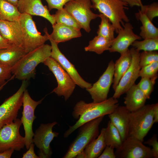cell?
<instances>
[{
    "instance_id": "6da1fadb",
    "label": "cell",
    "mask_w": 158,
    "mask_h": 158,
    "mask_svg": "<svg viewBox=\"0 0 158 158\" xmlns=\"http://www.w3.org/2000/svg\"><path fill=\"white\" fill-rule=\"evenodd\" d=\"M117 99L113 97L107 98L99 103L85 102L81 100L74 106L72 112L73 118L78 119L75 123L64 133L63 137L66 138L84 123L102 116L112 113L119 105Z\"/></svg>"
},
{
    "instance_id": "7a4b0ae2",
    "label": "cell",
    "mask_w": 158,
    "mask_h": 158,
    "mask_svg": "<svg viewBox=\"0 0 158 158\" xmlns=\"http://www.w3.org/2000/svg\"><path fill=\"white\" fill-rule=\"evenodd\" d=\"M51 45L44 44L27 53L11 68L12 74L22 81L33 78L37 66L51 57Z\"/></svg>"
},
{
    "instance_id": "3957f363",
    "label": "cell",
    "mask_w": 158,
    "mask_h": 158,
    "mask_svg": "<svg viewBox=\"0 0 158 158\" xmlns=\"http://www.w3.org/2000/svg\"><path fill=\"white\" fill-rule=\"evenodd\" d=\"M92 8L97 10L108 18L118 33L123 28L124 22H128L130 20L125 10L128 5L120 0H90Z\"/></svg>"
},
{
    "instance_id": "277c9868",
    "label": "cell",
    "mask_w": 158,
    "mask_h": 158,
    "mask_svg": "<svg viewBox=\"0 0 158 158\" xmlns=\"http://www.w3.org/2000/svg\"><path fill=\"white\" fill-rule=\"evenodd\" d=\"M154 104L145 105L130 112L129 116L128 136L133 137L143 142L154 123Z\"/></svg>"
},
{
    "instance_id": "5b68a950",
    "label": "cell",
    "mask_w": 158,
    "mask_h": 158,
    "mask_svg": "<svg viewBox=\"0 0 158 158\" xmlns=\"http://www.w3.org/2000/svg\"><path fill=\"white\" fill-rule=\"evenodd\" d=\"M104 116L89 121L80 126L76 137L70 144L63 158H75L99 134V126Z\"/></svg>"
},
{
    "instance_id": "8992f818",
    "label": "cell",
    "mask_w": 158,
    "mask_h": 158,
    "mask_svg": "<svg viewBox=\"0 0 158 158\" xmlns=\"http://www.w3.org/2000/svg\"><path fill=\"white\" fill-rule=\"evenodd\" d=\"M22 34V46L28 52L44 44L49 40L47 29H44V35H42L37 28L35 23L31 15L21 14L18 21Z\"/></svg>"
},
{
    "instance_id": "52a82bcc",
    "label": "cell",
    "mask_w": 158,
    "mask_h": 158,
    "mask_svg": "<svg viewBox=\"0 0 158 158\" xmlns=\"http://www.w3.org/2000/svg\"><path fill=\"white\" fill-rule=\"evenodd\" d=\"M43 63L53 73L57 80V86L52 92L59 96H63L67 101L72 94L76 84L59 63L51 57Z\"/></svg>"
},
{
    "instance_id": "ba28073f",
    "label": "cell",
    "mask_w": 158,
    "mask_h": 158,
    "mask_svg": "<svg viewBox=\"0 0 158 158\" xmlns=\"http://www.w3.org/2000/svg\"><path fill=\"white\" fill-rule=\"evenodd\" d=\"M28 85V80H23L17 92L6 99L0 105V129L17 118L18 111L23 106V92Z\"/></svg>"
},
{
    "instance_id": "9c48e42d",
    "label": "cell",
    "mask_w": 158,
    "mask_h": 158,
    "mask_svg": "<svg viewBox=\"0 0 158 158\" xmlns=\"http://www.w3.org/2000/svg\"><path fill=\"white\" fill-rule=\"evenodd\" d=\"M64 8L69 13L86 32L91 31V21L99 17V14L93 13L91 9L90 0H74L67 3Z\"/></svg>"
},
{
    "instance_id": "30bf717a",
    "label": "cell",
    "mask_w": 158,
    "mask_h": 158,
    "mask_svg": "<svg viewBox=\"0 0 158 158\" xmlns=\"http://www.w3.org/2000/svg\"><path fill=\"white\" fill-rule=\"evenodd\" d=\"M22 124L21 120L16 118L0 129V152L11 149L20 151L24 148V137L19 132Z\"/></svg>"
},
{
    "instance_id": "8fae6325",
    "label": "cell",
    "mask_w": 158,
    "mask_h": 158,
    "mask_svg": "<svg viewBox=\"0 0 158 158\" xmlns=\"http://www.w3.org/2000/svg\"><path fill=\"white\" fill-rule=\"evenodd\" d=\"M43 99L44 98L38 101H35L31 98L27 89L23 92V109L20 120L25 131V144L27 150L30 144L33 143L34 133L33 131L32 124L34 120L37 118L35 115V111L37 107L41 103Z\"/></svg>"
},
{
    "instance_id": "7c38bea8",
    "label": "cell",
    "mask_w": 158,
    "mask_h": 158,
    "mask_svg": "<svg viewBox=\"0 0 158 158\" xmlns=\"http://www.w3.org/2000/svg\"><path fill=\"white\" fill-rule=\"evenodd\" d=\"M56 121L46 124L42 123L36 130L33 138V143L39 149L38 153L40 158L51 157L52 151L50 146L54 138L57 137L58 133L53 131L52 128L57 124Z\"/></svg>"
},
{
    "instance_id": "4fadbf2b",
    "label": "cell",
    "mask_w": 158,
    "mask_h": 158,
    "mask_svg": "<svg viewBox=\"0 0 158 158\" xmlns=\"http://www.w3.org/2000/svg\"><path fill=\"white\" fill-rule=\"evenodd\" d=\"M116 158H153L152 149L133 137L128 136L118 148L116 149Z\"/></svg>"
},
{
    "instance_id": "5bb4252c",
    "label": "cell",
    "mask_w": 158,
    "mask_h": 158,
    "mask_svg": "<svg viewBox=\"0 0 158 158\" xmlns=\"http://www.w3.org/2000/svg\"><path fill=\"white\" fill-rule=\"evenodd\" d=\"M130 51L132 59L130 66L121 79L118 84L114 91L112 97L116 99L126 91L134 84L139 77V73L140 68L139 66L140 51L134 47L130 49Z\"/></svg>"
},
{
    "instance_id": "9a60e30c",
    "label": "cell",
    "mask_w": 158,
    "mask_h": 158,
    "mask_svg": "<svg viewBox=\"0 0 158 158\" xmlns=\"http://www.w3.org/2000/svg\"><path fill=\"white\" fill-rule=\"evenodd\" d=\"M114 63L111 60L98 80L90 88L86 89L91 95L93 102H101L107 99L110 87L113 82Z\"/></svg>"
},
{
    "instance_id": "2e32d148",
    "label": "cell",
    "mask_w": 158,
    "mask_h": 158,
    "mask_svg": "<svg viewBox=\"0 0 158 158\" xmlns=\"http://www.w3.org/2000/svg\"><path fill=\"white\" fill-rule=\"evenodd\" d=\"M49 40L51 44V57L55 60L69 75L75 84L81 88L85 89L90 88L91 83L84 80L80 76L72 64L59 50L58 44L54 42L48 34Z\"/></svg>"
},
{
    "instance_id": "e0dca14e",
    "label": "cell",
    "mask_w": 158,
    "mask_h": 158,
    "mask_svg": "<svg viewBox=\"0 0 158 158\" xmlns=\"http://www.w3.org/2000/svg\"><path fill=\"white\" fill-rule=\"evenodd\" d=\"M133 29L130 23H126L117 33L118 35L113 40L109 50V52H118L121 54L128 50L129 47L135 41L141 39L140 36L134 32Z\"/></svg>"
},
{
    "instance_id": "ac0fdd59",
    "label": "cell",
    "mask_w": 158,
    "mask_h": 158,
    "mask_svg": "<svg viewBox=\"0 0 158 158\" xmlns=\"http://www.w3.org/2000/svg\"><path fill=\"white\" fill-rule=\"evenodd\" d=\"M17 7L21 13L42 17L49 21L52 25L56 23L53 15H51L46 6L41 0H19Z\"/></svg>"
},
{
    "instance_id": "d6986e66",
    "label": "cell",
    "mask_w": 158,
    "mask_h": 158,
    "mask_svg": "<svg viewBox=\"0 0 158 158\" xmlns=\"http://www.w3.org/2000/svg\"><path fill=\"white\" fill-rule=\"evenodd\" d=\"M130 113L125 106L118 105L108 115L110 120L118 130L123 142L128 136Z\"/></svg>"
},
{
    "instance_id": "ffe728a7",
    "label": "cell",
    "mask_w": 158,
    "mask_h": 158,
    "mask_svg": "<svg viewBox=\"0 0 158 158\" xmlns=\"http://www.w3.org/2000/svg\"><path fill=\"white\" fill-rule=\"evenodd\" d=\"M0 33L11 44L22 46V32L18 21L0 20Z\"/></svg>"
},
{
    "instance_id": "44dd1931",
    "label": "cell",
    "mask_w": 158,
    "mask_h": 158,
    "mask_svg": "<svg viewBox=\"0 0 158 158\" xmlns=\"http://www.w3.org/2000/svg\"><path fill=\"white\" fill-rule=\"evenodd\" d=\"M126 93L124 103L130 112L134 111L145 105L147 99L137 84H134Z\"/></svg>"
},
{
    "instance_id": "7402d4cb",
    "label": "cell",
    "mask_w": 158,
    "mask_h": 158,
    "mask_svg": "<svg viewBox=\"0 0 158 158\" xmlns=\"http://www.w3.org/2000/svg\"><path fill=\"white\" fill-rule=\"evenodd\" d=\"M27 53L22 46L12 44L0 49V63L11 68Z\"/></svg>"
},
{
    "instance_id": "603a6c76",
    "label": "cell",
    "mask_w": 158,
    "mask_h": 158,
    "mask_svg": "<svg viewBox=\"0 0 158 158\" xmlns=\"http://www.w3.org/2000/svg\"><path fill=\"white\" fill-rule=\"evenodd\" d=\"M52 26L53 31L49 35L58 44L82 36L80 30L61 24L56 23Z\"/></svg>"
},
{
    "instance_id": "cb8c5ba5",
    "label": "cell",
    "mask_w": 158,
    "mask_h": 158,
    "mask_svg": "<svg viewBox=\"0 0 158 158\" xmlns=\"http://www.w3.org/2000/svg\"><path fill=\"white\" fill-rule=\"evenodd\" d=\"M139 12L135 14L136 18L141 22L140 36L143 39L158 37V28L146 16L142 4Z\"/></svg>"
},
{
    "instance_id": "d4e9b609",
    "label": "cell",
    "mask_w": 158,
    "mask_h": 158,
    "mask_svg": "<svg viewBox=\"0 0 158 158\" xmlns=\"http://www.w3.org/2000/svg\"><path fill=\"white\" fill-rule=\"evenodd\" d=\"M132 57L130 50L121 54L114 63V70L112 87L114 91L123 74L130 67Z\"/></svg>"
},
{
    "instance_id": "484cf974",
    "label": "cell",
    "mask_w": 158,
    "mask_h": 158,
    "mask_svg": "<svg viewBox=\"0 0 158 158\" xmlns=\"http://www.w3.org/2000/svg\"><path fill=\"white\" fill-rule=\"evenodd\" d=\"M105 128H102L98 136L87 145L84 151L85 158H97L101 154L106 145L105 142Z\"/></svg>"
},
{
    "instance_id": "4316f807",
    "label": "cell",
    "mask_w": 158,
    "mask_h": 158,
    "mask_svg": "<svg viewBox=\"0 0 158 158\" xmlns=\"http://www.w3.org/2000/svg\"><path fill=\"white\" fill-rule=\"evenodd\" d=\"M21 14L17 6L6 0H0V20L18 21Z\"/></svg>"
},
{
    "instance_id": "83f0119b",
    "label": "cell",
    "mask_w": 158,
    "mask_h": 158,
    "mask_svg": "<svg viewBox=\"0 0 158 158\" xmlns=\"http://www.w3.org/2000/svg\"><path fill=\"white\" fill-rule=\"evenodd\" d=\"M113 41V40L97 35L90 41L89 44L85 47L84 49L86 51L94 52L100 54L104 51L109 50Z\"/></svg>"
},
{
    "instance_id": "f1b7e54d",
    "label": "cell",
    "mask_w": 158,
    "mask_h": 158,
    "mask_svg": "<svg viewBox=\"0 0 158 158\" xmlns=\"http://www.w3.org/2000/svg\"><path fill=\"white\" fill-rule=\"evenodd\" d=\"M104 140L106 145L116 149L120 147L123 142L118 130L110 120L105 128Z\"/></svg>"
},
{
    "instance_id": "f546056e",
    "label": "cell",
    "mask_w": 158,
    "mask_h": 158,
    "mask_svg": "<svg viewBox=\"0 0 158 158\" xmlns=\"http://www.w3.org/2000/svg\"><path fill=\"white\" fill-rule=\"evenodd\" d=\"M53 16L56 23L71 27L78 30L82 28L73 16L63 8L58 10Z\"/></svg>"
},
{
    "instance_id": "4dcf8cb0",
    "label": "cell",
    "mask_w": 158,
    "mask_h": 158,
    "mask_svg": "<svg viewBox=\"0 0 158 158\" xmlns=\"http://www.w3.org/2000/svg\"><path fill=\"white\" fill-rule=\"evenodd\" d=\"M101 21L97 31V35H100L110 40L114 38L115 28L109 19L103 14H99Z\"/></svg>"
},
{
    "instance_id": "1f68e13d",
    "label": "cell",
    "mask_w": 158,
    "mask_h": 158,
    "mask_svg": "<svg viewBox=\"0 0 158 158\" xmlns=\"http://www.w3.org/2000/svg\"><path fill=\"white\" fill-rule=\"evenodd\" d=\"M131 45L139 51H157L158 50V37L145 39L141 41L137 40Z\"/></svg>"
},
{
    "instance_id": "d6a6232c",
    "label": "cell",
    "mask_w": 158,
    "mask_h": 158,
    "mask_svg": "<svg viewBox=\"0 0 158 158\" xmlns=\"http://www.w3.org/2000/svg\"><path fill=\"white\" fill-rule=\"evenodd\" d=\"M158 75L152 78L142 77L137 84L139 88L144 93L147 99H149L153 92Z\"/></svg>"
},
{
    "instance_id": "836d02e7",
    "label": "cell",
    "mask_w": 158,
    "mask_h": 158,
    "mask_svg": "<svg viewBox=\"0 0 158 158\" xmlns=\"http://www.w3.org/2000/svg\"><path fill=\"white\" fill-rule=\"evenodd\" d=\"M156 61H158L157 51H143L140 53L139 64L140 68Z\"/></svg>"
},
{
    "instance_id": "e575fe53",
    "label": "cell",
    "mask_w": 158,
    "mask_h": 158,
    "mask_svg": "<svg viewBox=\"0 0 158 158\" xmlns=\"http://www.w3.org/2000/svg\"><path fill=\"white\" fill-rule=\"evenodd\" d=\"M158 61L154 62L141 68L139 73V77L152 78L158 75Z\"/></svg>"
},
{
    "instance_id": "d590c367",
    "label": "cell",
    "mask_w": 158,
    "mask_h": 158,
    "mask_svg": "<svg viewBox=\"0 0 158 158\" xmlns=\"http://www.w3.org/2000/svg\"><path fill=\"white\" fill-rule=\"evenodd\" d=\"M11 68L0 63V86L12 79Z\"/></svg>"
},
{
    "instance_id": "8d00e7d4",
    "label": "cell",
    "mask_w": 158,
    "mask_h": 158,
    "mask_svg": "<svg viewBox=\"0 0 158 158\" xmlns=\"http://www.w3.org/2000/svg\"><path fill=\"white\" fill-rule=\"evenodd\" d=\"M143 6L146 16L151 21L154 18L158 16L157 2H154L149 5H143Z\"/></svg>"
},
{
    "instance_id": "74e56055",
    "label": "cell",
    "mask_w": 158,
    "mask_h": 158,
    "mask_svg": "<svg viewBox=\"0 0 158 158\" xmlns=\"http://www.w3.org/2000/svg\"><path fill=\"white\" fill-rule=\"evenodd\" d=\"M47 2L49 11L53 9L59 10L63 8V6L68 2L74 0H45Z\"/></svg>"
},
{
    "instance_id": "f35d334b",
    "label": "cell",
    "mask_w": 158,
    "mask_h": 158,
    "mask_svg": "<svg viewBox=\"0 0 158 158\" xmlns=\"http://www.w3.org/2000/svg\"><path fill=\"white\" fill-rule=\"evenodd\" d=\"M144 143L152 147L153 158H158V142L157 135L154 134L152 136L144 142Z\"/></svg>"
},
{
    "instance_id": "ab89813d",
    "label": "cell",
    "mask_w": 158,
    "mask_h": 158,
    "mask_svg": "<svg viewBox=\"0 0 158 158\" xmlns=\"http://www.w3.org/2000/svg\"><path fill=\"white\" fill-rule=\"evenodd\" d=\"M114 149L111 146L106 145L98 158H116Z\"/></svg>"
},
{
    "instance_id": "60d3db41",
    "label": "cell",
    "mask_w": 158,
    "mask_h": 158,
    "mask_svg": "<svg viewBox=\"0 0 158 158\" xmlns=\"http://www.w3.org/2000/svg\"><path fill=\"white\" fill-rule=\"evenodd\" d=\"M35 145L32 143L30 145L28 150L24 153L23 156V158H40L39 156H37L34 152Z\"/></svg>"
},
{
    "instance_id": "b9f144b4",
    "label": "cell",
    "mask_w": 158,
    "mask_h": 158,
    "mask_svg": "<svg viewBox=\"0 0 158 158\" xmlns=\"http://www.w3.org/2000/svg\"><path fill=\"white\" fill-rule=\"evenodd\" d=\"M12 44L7 40L4 38L0 33V49L7 48Z\"/></svg>"
},
{
    "instance_id": "7bdbcfd3",
    "label": "cell",
    "mask_w": 158,
    "mask_h": 158,
    "mask_svg": "<svg viewBox=\"0 0 158 158\" xmlns=\"http://www.w3.org/2000/svg\"><path fill=\"white\" fill-rule=\"evenodd\" d=\"M126 3L130 7L134 6H140L142 5V3L140 2L138 0H120Z\"/></svg>"
},
{
    "instance_id": "ee69618b",
    "label": "cell",
    "mask_w": 158,
    "mask_h": 158,
    "mask_svg": "<svg viewBox=\"0 0 158 158\" xmlns=\"http://www.w3.org/2000/svg\"><path fill=\"white\" fill-rule=\"evenodd\" d=\"M14 150L13 149L0 152V158H10Z\"/></svg>"
},
{
    "instance_id": "f6af8a7d",
    "label": "cell",
    "mask_w": 158,
    "mask_h": 158,
    "mask_svg": "<svg viewBox=\"0 0 158 158\" xmlns=\"http://www.w3.org/2000/svg\"><path fill=\"white\" fill-rule=\"evenodd\" d=\"M153 119L154 123L158 122V103L154 104L153 109Z\"/></svg>"
},
{
    "instance_id": "bcb514c9",
    "label": "cell",
    "mask_w": 158,
    "mask_h": 158,
    "mask_svg": "<svg viewBox=\"0 0 158 158\" xmlns=\"http://www.w3.org/2000/svg\"><path fill=\"white\" fill-rule=\"evenodd\" d=\"M7 1L13 5L17 6L19 0H6Z\"/></svg>"
},
{
    "instance_id": "7dc6e473",
    "label": "cell",
    "mask_w": 158,
    "mask_h": 158,
    "mask_svg": "<svg viewBox=\"0 0 158 158\" xmlns=\"http://www.w3.org/2000/svg\"><path fill=\"white\" fill-rule=\"evenodd\" d=\"M7 83H6L0 86V91L3 89L4 86L6 85V84Z\"/></svg>"
},
{
    "instance_id": "c3c4849f",
    "label": "cell",
    "mask_w": 158,
    "mask_h": 158,
    "mask_svg": "<svg viewBox=\"0 0 158 158\" xmlns=\"http://www.w3.org/2000/svg\"><path fill=\"white\" fill-rule=\"evenodd\" d=\"M140 2H141V0H138Z\"/></svg>"
}]
</instances>
